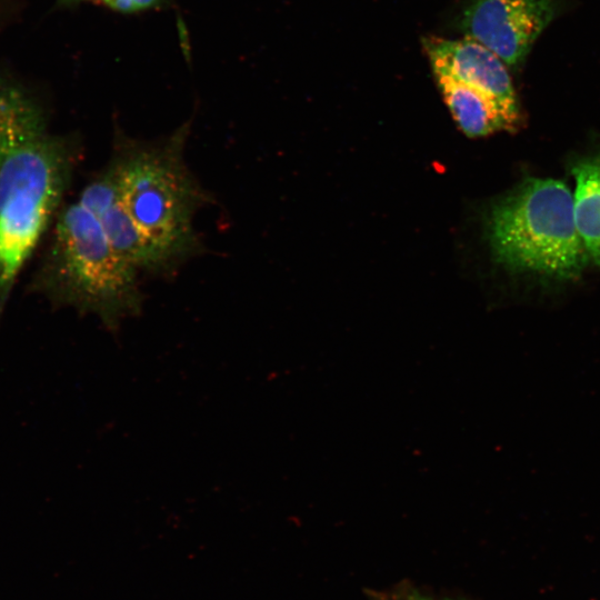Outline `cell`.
<instances>
[{
    "label": "cell",
    "mask_w": 600,
    "mask_h": 600,
    "mask_svg": "<svg viewBox=\"0 0 600 600\" xmlns=\"http://www.w3.org/2000/svg\"><path fill=\"white\" fill-rule=\"evenodd\" d=\"M441 96L460 130L471 138L510 131L520 124V110L448 74L433 72Z\"/></svg>",
    "instance_id": "7"
},
{
    "label": "cell",
    "mask_w": 600,
    "mask_h": 600,
    "mask_svg": "<svg viewBox=\"0 0 600 600\" xmlns=\"http://www.w3.org/2000/svg\"><path fill=\"white\" fill-rule=\"evenodd\" d=\"M369 600H470L458 596L439 594L409 582H401L387 590H369Z\"/></svg>",
    "instance_id": "10"
},
{
    "label": "cell",
    "mask_w": 600,
    "mask_h": 600,
    "mask_svg": "<svg viewBox=\"0 0 600 600\" xmlns=\"http://www.w3.org/2000/svg\"><path fill=\"white\" fill-rule=\"evenodd\" d=\"M101 2L112 10L132 13L154 8L161 0H101Z\"/></svg>",
    "instance_id": "11"
},
{
    "label": "cell",
    "mask_w": 600,
    "mask_h": 600,
    "mask_svg": "<svg viewBox=\"0 0 600 600\" xmlns=\"http://www.w3.org/2000/svg\"><path fill=\"white\" fill-rule=\"evenodd\" d=\"M489 240L496 259L517 272L574 279L589 260L573 193L557 179L528 178L501 199L489 216Z\"/></svg>",
    "instance_id": "4"
},
{
    "label": "cell",
    "mask_w": 600,
    "mask_h": 600,
    "mask_svg": "<svg viewBox=\"0 0 600 600\" xmlns=\"http://www.w3.org/2000/svg\"><path fill=\"white\" fill-rule=\"evenodd\" d=\"M423 48L433 72L448 74L520 110L509 67L486 46L466 36L454 40L429 37L423 39Z\"/></svg>",
    "instance_id": "6"
},
{
    "label": "cell",
    "mask_w": 600,
    "mask_h": 600,
    "mask_svg": "<svg viewBox=\"0 0 600 600\" xmlns=\"http://www.w3.org/2000/svg\"><path fill=\"white\" fill-rule=\"evenodd\" d=\"M139 273L77 200L59 210L30 284L51 302L94 314L117 331L122 321L142 311Z\"/></svg>",
    "instance_id": "2"
},
{
    "label": "cell",
    "mask_w": 600,
    "mask_h": 600,
    "mask_svg": "<svg viewBox=\"0 0 600 600\" xmlns=\"http://www.w3.org/2000/svg\"><path fill=\"white\" fill-rule=\"evenodd\" d=\"M571 172L578 230L589 259L600 269V156L576 161Z\"/></svg>",
    "instance_id": "9"
},
{
    "label": "cell",
    "mask_w": 600,
    "mask_h": 600,
    "mask_svg": "<svg viewBox=\"0 0 600 600\" xmlns=\"http://www.w3.org/2000/svg\"><path fill=\"white\" fill-rule=\"evenodd\" d=\"M46 132L40 104L24 90L0 81V167L16 150Z\"/></svg>",
    "instance_id": "8"
},
{
    "label": "cell",
    "mask_w": 600,
    "mask_h": 600,
    "mask_svg": "<svg viewBox=\"0 0 600 600\" xmlns=\"http://www.w3.org/2000/svg\"><path fill=\"white\" fill-rule=\"evenodd\" d=\"M556 14L554 0H470L460 29L518 68Z\"/></svg>",
    "instance_id": "5"
},
{
    "label": "cell",
    "mask_w": 600,
    "mask_h": 600,
    "mask_svg": "<svg viewBox=\"0 0 600 600\" xmlns=\"http://www.w3.org/2000/svg\"><path fill=\"white\" fill-rule=\"evenodd\" d=\"M66 1H73L74 2V1H84V0H66Z\"/></svg>",
    "instance_id": "12"
},
{
    "label": "cell",
    "mask_w": 600,
    "mask_h": 600,
    "mask_svg": "<svg viewBox=\"0 0 600 600\" xmlns=\"http://www.w3.org/2000/svg\"><path fill=\"white\" fill-rule=\"evenodd\" d=\"M189 124L156 142L116 133L102 169L130 226L153 256L160 276L171 274L204 250L194 228L211 200L184 159Z\"/></svg>",
    "instance_id": "1"
},
{
    "label": "cell",
    "mask_w": 600,
    "mask_h": 600,
    "mask_svg": "<svg viewBox=\"0 0 600 600\" xmlns=\"http://www.w3.org/2000/svg\"><path fill=\"white\" fill-rule=\"evenodd\" d=\"M79 152L74 137L46 132L0 167V316L60 210Z\"/></svg>",
    "instance_id": "3"
}]
</instances>
